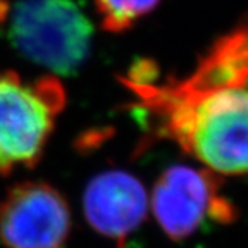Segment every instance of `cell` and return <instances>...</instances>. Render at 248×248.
Listing matches in <instances>:
<instances>
[{"label":"cell","instance_id":"7","mask_svg":"<svg viewBox=\"0 0 248 248\" xmlns=\"http://www.w3.org/2000/svg\"><path fill=\"white\" fill-rule=\"evenodd\" d=\"M162 0H94L103 30L123 33L150 14Z\"/></svg>","mask_w":248,"mask_h":248},{"label":"cell","instance_id":"6","mask_svg":"<svg viewBox=\"0 0 248 248\" xmlns=\"http://www.w3.org/2000/svg\"><path fill=\"white\" fill-rule=\"evenodd\" d=\"M148 196L136 176L123 170H106L87 184L84 214L100 235L124 247L126 239L147 217Z\"/></svg>","mask_w":248,"mask_h":248},{"label":"cell","instance_id":"2","mask_svg":"<svg viewBox=\"0 0 248 248\" xmlns=\"http://www.w3.org/2000/svg\"><path fill=\"white\" fill-rule=\"evenodd\" d=\"M64 105L66 90L56 75L27 79L0 72V175L41 160Z\"/></svg>","mask_w":248,"mask_h":248},{"label":"cell","instance_id":"5","mask_svg":"<svg viewBox=\"0 0 248 248\" xmlns=\"http://www.w3.org/2000/svg\"><path fill=\"white\" fill-rule=\"evenodd\" d=\"M72 217L63 194L46 183H20L0 201V241L6 248H64Z\"/></svg>","mask_w":248,"mask_h":248},{"label":"cell","instance_id":"3","mask_svg":"<svg viewBox=\"0 0 248 248\" xmlns=\"http://www.w3.org/2000/svg\"><path fill=\"white\" fill-rule=\"evenodd\" d=\"M93 27L72 0H23L11 20L21 54L52 72L70 74L87 59Z\"/></svg>","mask_w":248,"mask_h":248},{"label":"cell","instance_id":"8","mask_svg":"<svg viewBox=\"0 0 248 248\" xmlns=\"http://www.w3.org/2000/svg\"><path fill=\"white\" fill-rule=\"evenodd\" d=\"M9 15V5L8 0H0V26H2Z\"/></svg>","mask_w":248,"mask_h":248},{"label":"cell","instance_id":"4","mask_svg":"<svg viewBox=\"0 0 248 248\" xmlns=\"http://www.w3.org/2000/svg\"><path fill=\"white\" fill-rule=\"evenodd\" d=\"M218 173L206 168L176 165L168 168L154 184L151 209L168 238L183 241L208 221L229 224L236 209L221 191Z\"/></svg>","mask_w":248,"mask_h":248},{"label":"cell","instance_id":"1","mask_svg":"<svg viewBox=\"0 0 248 248\" xmlns=\"http://www.w3.org/2000/svg\"><path fill=\"white\" fill-rule=\"evenodd\" d=\"M247 30L221 36L191 74L155 82L153 66L140 62L121 82L150 118L155 138L178 145L218 175L247 170Z\"/></svg>","mask_w":248,"mask_h":248}]
</instances>
